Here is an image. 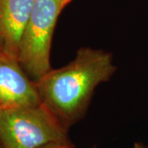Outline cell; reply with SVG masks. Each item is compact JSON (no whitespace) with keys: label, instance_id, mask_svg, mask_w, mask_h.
<instances>
[{"label":"cell","instance_id":"cell-1","mask_svg":"<svg viewBox=\"0 0 148 148\" xmlns=\"http://www.w3.org/2000/svg\"><path fill=\"white\" fill-rule=\"evenodd\" d=\"M114 71L110 53L82 48L68 65L50 70L36 83L43 105L67 127L84 111L96 86Z\"/></svg>","mask_w":148,"mask_h":148},{"label":"cell","instance_id":"cell-2","mask_svg":"<svg viewBox=\"0 0 148 148\" xmlns=\"http://www.w3.org/2000/svg\"><path fill=\"white\" fill-rule=\"evenodd\" d=\"M69 144L66 126L42 103L0 110L2 148H40Z\"/></svg>","mask_w":148,"mask_h":148},{"label":"cell","instance_id":"cell-3","mask_svg":"<svg viewBox=\"0 0 148 148\" xmlns=\"http://www.w3.org/2000/svg\"><path fill=\"white\" fill-rule=\"evenodd\" d=\"M62 0H35L32 13L21 37L17 59L36 82L52 70L50 49Z\"/></svg>","mask_w":148,"mask_h":148},{"label":"cell","instance_id":"cell-4","mask_svg":"<svg viewBox=\"0 0 148 148\" xmlns=\"http://www.w3.org/2000/svg\"><path fill=\"white\" fill-rule=\"evenodd\" d=\"M41 103L36 83L30 80L18 59L7 54L0 58V110Z\"/></svg>","mask_w":148,"mask_h":148},{"label":"cell","instance_id":"cell-5","mask_svg":"<svg viewBox=\"0 0 148 148\" xmlns=\"http://www.w3.org/2000/svg\"><path fill=\"white\" fill-rule=\"evenodd\" d=\"M35 0H0V37L7 55L17 58Z\"/></svg>","mask_w":148,"mask_h":148},{"label":"cell","instance_id":"cell-6","mask_svg":"<svg viewBox=\"0 0 148 148\" xmlns=\"http://www.w3.org/2000/svg\"><path fill=\"white\" fill-rule=\"evenodd\" d=\"M40 148H72L70 144H50Z\"/></svg>","mask_w":148,"mask_h":148},{"label":"cell","instance_id":"cell-7","mask_svg":"<svg viewBox=\"0 0 148 148\" xmlns=\"http://www.w3.org/2000/svg\"><path fill=\"white\" fill-rule=\"evenodd\" d=\"M5 49H4V45H3V42L0 37V58H2L3 55H5Z\"/></svg>","mask_w":148,"mask_h":148},{"label":"cell","instance_id":"cell-8","mask_svg":"<svg viewBox=\"0 0 148 148\" xmlns=\"http://www.w3.org/2000/svg\"><path fill=\"white\" fill-rule=\"evenodd\" d=\"M133 148H148V145H144L143 143H136Z\"/></svg>","mask_w":148,"mask_h":148},{"label":"cell","instance_id":"cell-9","mask_svg":"<svg viewBox=\"0 0 148 148\" xmlns=\"http://www.w3.org/2000/svg\"><path fill=\"white\" fill-rule=\"evenodd\" d=\"M72 0H62V4H63V8H65L66 6L69 4V3L71 2Z\"/></svg>","mask_w":148,"mask_h":148},{"label":"cell","instance_id":"cell-10","mask_svg":"<svg viewBox=\"0 0 148 148\" xmlns=\"http://www.w3.org/2000/svg\"><path fill=\"white\" fill-rule=\"evenodd\" d=\"M0 148H2V147H1V145H0Z\"/></svg>","mask_w":148,"mask_h":148}]
</instances>
